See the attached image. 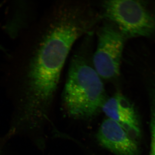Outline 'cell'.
<instances>
[{"mask_svg":"<svg viewBox=\"0 0 155 155\" xmlns=\"http://www.w3.org/2000/svg\"><path fill=\"white\" fill-rule=\"evenodd\" d=\"M102 7L103 17L125 38L149 37L155 34V17L141 1H106Z\"/></svg>","mask_w":155,"mask_h":155,"instance_id":"obj_3","label":"cell"},{"mask_svg":"<svg viewBox=\"0 0 155 155\" xmlns=\"http://www.w3.org/2000/svg\"><path fill=\"white\" fill-rule=\"evenodd\" d=\"M79 38L69 23L44 17L26 32L12 55L9 72L14 104L12 122L18 129L33 134L43 130L62 69Z\"/></svg>","mask_w":155,"mask_h":155,"instance_id":"obj_1","label":"cell"},{"mask_svg":"<svg viewBox=\"0 0 155 155\" xmlns=\"http://www.w3.org/2000/svg\"><path fill=\"white\" fill-rule=\"evenodd\" d=\"M126 39L114 24L108 21L100 28L92 64L102 80H113L120 75Z\"/></svg>","mask_w":155,"mask_h":155,"instance_id":"obj_4","label":"cell"},{"mask_svg":"<svg viewBox=\"0 0 155 155\" xmlns=\"http://www.w3.org/2000/svg\"><path fill=\"white\" fill-rule=\"evenodd\" d=\"M149 155H155V112L151 122V144Z\"/></svg>","mask_w":155,"mask_h":155,"instance_id":"obj_7","label":"cell"},{"mask_svg":"<svg viewBox=\"0 0 155 155\" xmlns=\"http://www.w3.org/2000/svg\"><path fill=\"white\" fill-rule=\"evenodd\" d=\"M101 146L116 155H139L137 142L118 123L104 119L97 134Z\"/></svg>","mask_w":155,"mask_h":155,"instance_id":"obj_5","label":"cell"},{"mask_svg":"<svg viewBox=\"0 0 155 155\" xmlns=\"http://www.w3.org/2000/svg\"><path fill=\"white\" fill-rule=\"evenodd\" d=\"M8 140L5 135L3 137H0V155H5V145Z\"/></svg>","mask_w":155,"mask_h":155,"instance_id":"obj_8","label":"cell"},{"mask_svg":"<svg viewBox=\"0 0 155 155\" xmlns=\"http://www.w3.org/2000/svg\"><path fill=\"white\" fill-rule=\"evenodd\" d=\"M102 111L107 118L122 126L136 140L140 138L141 130L137 114L127 97L117 93L107 98Z\"/></svg>","mask_w":155,"mask_h":155,"instance_id":"obj_6","label":"cell"},{"mask_svg":"<svg viewBox=\"0 0 155 155\" xmlns=\"http://www.w3.org/2000/svg\"><path fill=\"white\" fill-rule=\"evenodd\" d=\"M62 98L69 116L82 119L96 116L107 99L102 79L83 52L72 58Z\"/></svg>","mask_w":155,"mask_h":155,"instance_id":"obj_2","label":"cell"}]
</instances>
